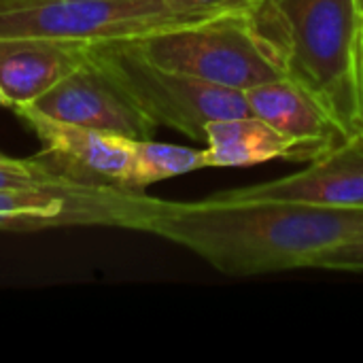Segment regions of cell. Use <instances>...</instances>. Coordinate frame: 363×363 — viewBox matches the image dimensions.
<instances>
[{"mask_svg":"<svg viewBox=\"0 0 363 363\" xmlns=\"http://www.w3.org/2000/svg\"><path fill=\"white\" fill-rule=\"evenodd\" d=\"M145 232L172 240L225 277L317 268L325 253L363 238V211L298 202H166Z\"/></svg>","mask_w":363,"mask_h":363,"instance_id":"1","label":"cell"},{"mask_svg":"<svg viewBox=\"0 0 363 363\" xmlns=\"http://www.w3.org/2000/svg\"><path fill=\"white\" fill-rule=\"evenodd\" d=\"M257 26L283 57L285 74L304 85L342 134H359L363 17L355 0H255Z\"/></svg>","mask_w":363,"mask_h":363,"instance_id":"2","label":"cell"},{"mask_svg":"<svg viewBox=\"0 0 363 363\" xmlns=\"http://www.w3.org/2000/svg\"><path fill=\"white\" fill-rule=\"evenodd\" d=\"M130 43L162 68L236 91L285 74L279 49L251 9L166 28Z\"/></svg>","mask_w":363,"mask_h":363,"instance_id":"3","label":"cell"},{"mask_svg":"<svg viewBox=\"0 0 363 363\" xmlns=\"http://www.w3.org/2000/svg\"><path fill=\"white\" fill-rule=\"evenodd\" d=\"M98 66L157 128H170L204 143L208 121L249 115L242 91L228 89L149 62L130 40L87 45Z\"/></svg>","mask_w":363,"mask_h":363,"instance_id":"4","label":"cell"},{"mask_svg":"<svg viewBox=\"0 0 363 363\" xmlns=\"http://www.w3.org/2000/svg\"><path fill=\"white\" fill-rule=\"evenodd\" d=\"M191 23L166 0H0V36L68 43L134 40Z\"/></svg>","mask_w":363,"mask_h":363,"instance_id":"5","label":"cell"},{"mask_svg":"<svg viewBox=\"0 0 363 363\" xmlns=\"http://www.w3.org/2000/svg\"><path fill=\"white\" fill-rule=\"evenodd\" d=\"M162 200L108 183H64L38 189L0 191V228L102 223L147 228Z\"/></svg>","mask_w":363,"mask_h":363,"instance_id":"6","label":"cell"},{"mask_svg":"<svg viewBox=\"0 0 363 363\" xmlns=\"http://www.w3.org/2000/svg\"><path fill=\"white\" fill-rule=\"evenodd\" d=\"M208 200L221 204L298 202L363 211V134L345 138L294 174L221 191Z\"/></svg>","mask_w":363,"mask_h":363,"instance_id":"7","label":"cell"},{"mask_svg":"<svg viewBox=\"0 0 363 363\" xmlns=\"http://www.w3.org/2000/svg\"><path fill=\"white\" fill-rule=\"evenodd\" d=\"M23 106L60 123L121 134L136 140H147L157 130V125L89 60Z\"/></svg>","mask_w":363,"mask_h":363,"instance_id":"8","label":"cell"},{"mask_svg":"<svg viewBox=\"0 0 363 363\" xmlns=\"http://www.w3.org/2000/svg\"><path fill=\"white\" fill-rule=\"evenodd\" d=\"M13 108L43 143L38 157L51 170L77 183H108L125 187L134 162L136 138L60 123L36 115L28 106Z\"/></svg>","mask_w":363,"mask_h":363,"instance_id":"9","label":"cell"},{"mask_svg":"<svg viewBox=\"0 0 363 363\" xmlns=\"http://www.w3.org/2000/svg\"><path fill=\"white\" fill-rule=\"evenodd\" d=\"M249 113L296 147V162H313L347 136L323 104L296 79L283 74L242 91Z\"/></svg>","mask_w":363,"mask_h":363,"instance_id":"10","label":"cell"},{"mask_svg":"<svg viewBox=\"0 0 363 363\" xmlns=\"http://www.w3.org/2000/svg\"><path fill=\"white\" fill-rule=\"evenodd\" d=\"M87 62L85 43L0 36V89L11 108L40 98Z\"/></svg>","mask_w":363,"mask_h":363,"instance_id":"11","label":"cell"},{"mask_svg":"<svg viewBox=\"0 0 363 363\" xmlns=\"http://www.w3.org/2000/svg\"><path fill=\"white\" fill-rule=\"evenodd\" d=\"M208 168H249L274 160L296 162V147L255 115L221 117L204 128Z\"/></svg>","mask_w":363,"mask_h":363,"instance_id":"12","label":"cell"},{"mask_svg":"<svg viewBox=\"0 0 363 363\" xmlns=\"http://www.w3.org/2000/svg\"><path fill=\"white\" fill-rule=\"evenodd\" d=\"M208 168L204 149L183 147V145H168L155 143L151 138L134 143V162L125 181L128 189L143 191L145 187L183 177L196 170Z\"/></svg>","mask_w":363,"mask_h":363,"instance_id":"13","label":"cell"},{"mask_svg":"<svg viewBox=\"0 0 363 363\" xmlns=\"http://www.w3.org/2000/svg\"><path fill=\"white\" fill-rule=\"evenodd\" d=\"M68 181L55 170H51L40 157L34 160H0V191H15V189H38V187H53Z\"/></svg>","mask_w":363,"mask_h":363,"instance_id":"14","label":"cell"},{"mask_svg":"<svg viewBox=\"0 0 363 363\" xmlns=\"http://www.w3.org/2000/svg\"><path fill=\"white\" fill-rule=\"evenodd\" d=\"M166 2L177 15L187 17L191 21H200L221 13L251 9L255 0H166Z\"/></svg>","mask_w":363,"mask_h":363,"instance_id":"15","label":"cell"},{"mask_svg":"<svg viewBox=\"0 0 363 363\" xmlns=\"http://www.w3.org/2000/svg\"><path fill=\"white\" fill-rule=\"evenodd\" d=\"M319 270H332V272H351L362 274L363 272V238L351 245H345L332 253H325L319 264Z\"/></svg>","mask_w":363,"mask_h":363,"instance_id":"16","label":"cell"},{"mask_svg":"<svg viewBox=\"0 0 363 363\" xmlns=\"http://www.w3.org/2000/svg\"><path fill=\"white\" fill-rule=\"evenodd\" d=\"M357 102H359V134H363V38L359 51V85H357Z\"/></svg>","mask_w":363,"mask_h":363,"instance_id":"17","label":"cell"},{"mask_svg":"<svg viewBox=\"0 0 363 363\" xmlns=\"http://www.w3.org/2000/svg\"><path fill=\"white\" fill-rule=\"evenodd\" d=\"M0 106H11V104H9V98L2 94V89H0Z\"/></svg>","mask_w":363,"mask_h":363,"instance_id":"18","label":"cell"},{"mask_svg":"<svg viewBox=\"0 0 363 363\" xmlns=\"http://www.w3.org/2000/svg\"><path fill=\"white\" fill-rule=\"evenodd\" d=\"M357 2V9H359V13H362V17H363V0H355Z\"/></svg>","mask_w":363,"mask_h":363,"instance_id":"19","label":"cell"},{"mask_svg":"<svg viewBox=\"0 0 363 363\" xmlns=\"http://www.w3.org/2000/svg\"><path fill=\"white\" fill-rule=\"evenodd\" d=\"M2 157H6V155H0V160H2Z\"/></svg>","mask_w":363,"mask_h":363,"instance_id":"20","label":"cell"}]
</instances>
